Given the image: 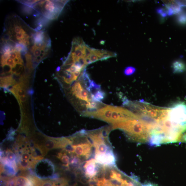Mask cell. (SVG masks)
<instances>
[{
  "label": "cell",
  "instance_id": "11",
  "mask_svg": "<svg viewBox=\"0 0 186 186\" xmlns=\"http://www.w3.org/2000/svg\"><path fill=\"white\" fill-rule=\"evenodd\" d=\"M16 184L21 186H28L29 183V179L23 176H19L14 178Z\"/></svg>",
  "mask_w": 186,
  "mask_h": 186
},
{
  "label": "cell",
  "instance_id": "35",
  "mask_svg": "<svg viewBox=\"0 0 186 186\" xmlns=\"http://www.w3.org/2000/svg\"><path fill=\"white\" fill-rule=\"evenodd\" d=\"M142 186H155L153 184L151 183H146L145 184H143L142 185Z\"/></svg>",
  "mask_w": 186,
  "mask_h": 186
},
{
  "label": "cell",
  "instance_id": "29",
  "mask_svg": "<svg viewBox=\"0 0 186 186\" xmlns=\"http://www.w3.org/2000/svg\"><path fill=\"white\" fill-rule=\"evenodd\" d=\"M9 57L10 58L14 59L17 57V53L16 51H12L9 54Z\"/></svg>",
  "mask_w": 186,
  "mask_h": 186
},
{
  "label": "cell",
  "instance_id": "18",
  "mask_svg": "<svg viewBox=\"0 0 186 186\" xmlns=\"http://www.w3.org/2000/svg\"><path fill=\"white\" fill-rule=\"evenodd\" d=\"M16 156L15 154L10 150H9L7 153V160L9 162L14 163L15 162Z\"/></svg>",
  "mask_w": 186,
  "mask_h": 186
},
{
  "label": "cell",
  "instance_id": "10",
  "mask_svg": "<svg viewBox=\"0 0 186 186\" xmlns=\"http://www.w3.org/2000/svg\"><path fill=\"white\" fill-rule=\"evenodd\" d=\"M91 96L92 101L101 103L106 97V94L104 91L100 89L91 93Z\"/></svg>",
  "mask_w": 186,
  "mask_h": 186
},
{
  "label": "cell",
  "instance_id": "5",
  "mask_svg": "<svg viewBox=\"0 0 186 186\" xmlns=\"http://www.w3.org/2000/svg\"><path fill=\"white\" fill-rule=\"evenodd\" d=\"M84 138L81 143L72 145L73 153L78 157H83L88 159L92 155L93 146L90 142L85 134V130H83Z\"/></svg>",
  "mask_w": 186,
  "mask_h": 186
},
{
  "label": "cell",
  "instance_id": "36",
  "mask_svg": "<svg viewBox=\"0 0 186 186\" xmlns=\"http://www.w3.org/2000/svg\"><path fill=\"white\" fill-rule=\"evenodd\" d=\"M16 186H21L16 184Z\"/></svg>",
  "mask_w": 186,
  "mask_h": 186
},
{
  "label": "cell",
  "instance_id": "16",
  "mask_svg": "<svg viewBox=\"0 0 186 186\" xmlns=\"http://www.w3.org/2000/svg\"><path fill=\"white\" fill-rule=\"evenodd\" d=\"M20 168L22 170L27 169L32 165V163L28 160L21 159L19 162Z\"/></svg>",
  "mask_w": 186,
  "mask_h": 186
},
{
  "label": "cell",
  "instance_id": "13",
  "mask_svg": "<svg viewBox=\"0 0 186 186\" xmlns=\"http://www.w3.org/2000/svg\"><path fill=\"white\" fill-rule=\"evenodd\" d=\"M185 65L182 62L176 61L173 64V68L175 72H181L184 71Z\"/></svg>",
  "mask_w": 186,
  "mask_h": 186
},
{
  "label": "cell",
  "instance_id": "9",
  "mask_svg": "<svg viewBox=\"0 0 186 186\" xmlns=\"http://www.w3.org/2000/svg\"><path fill=\"white\" fill-rule=\"evenodd\" d=\"M80 79H81L80 78ZM81 80V81H78L76 82L74 85H73L71 90L72 95L80 100L81 99V92L83 90L86 88L84 87L85 86L84 85L83 86Z\"/></svg>",
  "mask_w": 186,
  "mask_h": 186
},
{
  "label": "cell",
  "instance_id": "17",
  "mask_svg": "<svg viewBox=\"0 0 186 186\" xmlns=\"http://www.w3.org/2000/svg\"><path fill=\"white\" fill-rule=\"evenodd\" d=\"M136 71V69L132 66H128L126 67L124 70L123 73L125 76H130L133 75Z\"/></svg>",
  "mask_w": 186,
  "mask_h": 186
},
{
  "label": "cell",
  "instance_id": "4",
  "mask_svg": "<svg viewBox=\"0 0 186 186\" xmlns=\"http://www.w3.org/2000/svg\"><path fill=\"white\" fill-rule=\"evenodd\" d=\"M139 118L138 116L127 109L114 106L110 124H113Z\"/></svg>",
  "mask_w": 186,
  "mask_h": 186
},
{
  "label": "cell",
  "instance_id": "2",
  "mask_svg": "<svg viewBox=\"0 0 186 186\" xmlns=\"http://www.w3.org/2000/svg\"><path fill=\"white\" fill-rule=\"evenodd\" d=\"M123 105L142 119L154 125L164 120L169 110V108L159 107L144 101H132L127 99L124 100Z\"/></svg>",
  "mask_w": 186,
  "mask_h": 186
},
{
  "label": "cell",
  "instance_id": "31",
  "mask_svg": "<svg viewBox=\"0 0 186 186\" xmlns=\"http://www.w3.org/2000/svg\"><path fill=\"white\" fill-rule=\"evenodd\" d=\"M179 21L182 23L184 24L186 22V16L184 15H182L179 18Z\"/></svg>",
  "mask_w": 186,
  "mask_h": 186
},
{
  "label": "cell",
  "instance_id": "28",
  "mask_svg": "<svg viewBox=\"0 0 186 186\" xmlns=\"http://www.w3.org/2000/svg\"><path fill=\"white\" fill-rule=\"evenodd\" d=\"M21 27L18 25H15L13 30L14 31L15 33H20L21 30Z\"/></svg>",
  "mask_w": 186,
  "mask_h": 186
},
{
  "label": "cell",
  "instance_id": "7",
  "mask_svg": "<svg viewBox=\"0 0 186 186\" xmlns=\"http://www.w3.org/2000/svg\"><path fill=\"white\" fill-rule=\"evenodd\" d=\"M96 162L103 167L115 166L116 158L113 151L104 155H95Z\"/></svg>",
  "mask_w": 186,
  "mask_h": 186
},
{
  "label": "cell",
  "instance_id": "33",
  "mask_svg": "<svg viewBox=\"0 0 186 186\" xmlns=\"http://www.w3.org/2000/svg\"><path fill=\"white\" fill-rule=\"evenodd\" d=\"M81 72L79 71H77L74 73H73L74 77V79L75 81L77 79L78 77L81 74Z\"/></svg>",
  "mask_w": 186,
  "mask_h": 186
},
{
  "label": "cell",
  "instance_id": "32",
  "mask_svg": "<svg viewBox=\"0 0 186 186\" xmlns=\"http://www.w3.org/2000/svg\"><path fill=\"white\" fill-rule=\"evenodd\" d=\"M19 100L21 102H24L26 100L27 97L26 95H24L18 97Z\"/></svg>",
  "mask_w": 186,
  "mask_h": 186
},
{
  "label": "cell",
  "instance_id": "23",
  "mask_svg": "<svg viewBox=\"0 0 186 186\" xmlns=\"http://www.w3.org/2000/svg\"><path fill=\"white\" fill-rule=\"evenodd\" d=\"M88 58L90 59L92 63L97 62L98 61L100 60V58L99 56L95 53H92Z\"/></svg>",
  "mask_w": 186,
  "mask_h": 186
},
{
  "label": "cell",
  "instance_id": "24",
  "mask_svg": "<svg viewBox=\"0 0 186 186\" xmlns=\"http://www.w3.org/2000/svg\"><path fill=\"white\" fill-rule=\"evenodd\" d=\"M33 8L30 7V6L25 5L22 8V11L25 13L27 14H30L33 11Z\"/></svg>",
  "mask_w": 186,
  "mask_h": 186
},
{
  "label": "cell",
  "instance_id": "12",
  "mask_svg": "<svg viewBox=\"0 0 186 186\" xmlns=\"http://www.w3.org/2000/svg\"><path fill=\"white\" fill-rule=\"evenodd\" d=\"M15 81L12 76H9L1 78V86L7 87L15 83Z\"/></svg>",
  "mask_w": 186,
  "mask_h": 186
},
{
  "label": "cell",
  "instance_id": "15",
  "mask_svg": "<svg viewBox=\"0 0 186 186\" xmlns=\"http://www.w3.org/2000/svg\"><path fill=\"white\" fill-rule=\"evenodd\" d=\"M117 56L116 53L105 50V52L101 54L100 59L101 61L106 60L111 57H116Z\"/></svg>",
  "mask_w": 186,
  "mask_h": 186
},
{
  "label": "cell",
  "instance_id": "19",
  "mask_svg": "<svg viewBox=\"0 0 186 186\" xmlns=\"http://www.w3.org/2000/svg\"><path fill=\"white\" fill-rule=\"evenodd\" d=\"M26 32L22 28L20 33L16 34V38L18 40L20 41L24 39L26 35Z\"/></svg>",
  "mask_w": 186,
  "mask_h": 186
},
{
  "label": "cell",
  "instance_id": "27",
  "mask_svg": "<svg viewBox=\"0 0 186 186\" xmlns=\"http://www.w3.org/2000/svg\"><path fill=\"white\" fill-rule=\"evenodd\" d=\"M66 70L67 71L69 72L72 73H74L77 71H78L77 68L74 65V64L71 65L69 68L67 69Z\"/></svg>",
  "mask_w": 186,
  "mask_h": 186
},
{
  "label": "cell",
  "instance_id": "30",
  "mask_svg": "<svg viewBox=\"0 0 186 186\" xmlns=\"http://www.w3.org/2000/svg\"><path fill=\"white\" fill-rule=\"evenodd\" d=\"M7 186H16V184L14 178L8 182Z\"/></svg>",
  "mask_w": 186,
  "mask_h": 186
},
{
  "label": "cell",
  "instance_id": "25",
  "mask_svg": "<svg viewBox=\"0 0 186 186\" xmlns=\"http://www.w3.org/2000/svg\"><path fill=\"white\" fill-rule=\"evenodd\" d=\"M40 186H54V182L50 180H42Z\"/></svg>",
  "mask_w": 186,
  "mask_h": 186
},
{
  "label": "cell",
  "instance_id": "6",
  "mask_svg": "<svg viewBox=\"0 0 186 186\" xmlns=\"http://www.w3.org/2000/svg\"><path fill=\"white\" fill-rule=\"evenodd\" d=\"M113 108V106L105 105L93 113H83L82 115L85 117L97 119L110 124Z\"/></svg>",
  "mask_w": 186,
  "mask_h": 186
},
{
  "label": "cell",
  "instance_id": "3",
  "mask_svg": "<svg viewBox=\"0 0 186 186\" xmlns=\"http://www.w3.org/2000/svg\"><path fill=\"white\" fill-rule=\"evenodd\" d=\"M167 118L176 132L186 138V104L179 102L169 108Z\"/></svg>",
  "mask_w": 186,
  "mask_h": 186
},
{
  "label": "cell",
  "instance_id": "8",
  "mask_svg": "<svg viewBox=\"0 0 186 186\" xmlns=\"http://www.w3.org/2000/svg\"><path fill=\"white\" fill-rule=\"evenodd\" d=\"M85 174L86 177L90 179H94L98 174V164L94 158L88 160L83 166Z\"/></svg>",
  "mask_w": 186,
  "mask_h": 186
},
{
  "label": "cell",
  "instance_id": "14",
  "mask_svg": "<svg viewBox=\"0 0 186 186\" xmlns=\"http://www.w3.org/2000/svg\"><path fill=\"white\" fill-rule=\"evenodd\" d=\"M58 157L64 164L67 166H68L70 162V159L65 153H60Z\"/></svg>",
  "mask_w": 186,
  "mask_h": 186
},
{
  "label": "cell",
  "instance_id": "34",
  "mask_svg": "<svg viewBox=\"0 0 186 186\" xmlns=\"http://www.w3.org/2000/svg\"><path fill=\"white\" fill-rule=\"evenodd\" d=\"M85 62L86 66L89 65H90V64H91L92 63L90 59V58H89L88 57L86 58Z\"/></svg>",
  "mask_w": 186,
  "mask_h": 186
},
{
  "label": "cell",
  "instance_id": "21",
  "mask_svg": "<svg viewBox=\"0 0 186 186\" xmlns=\"http://www.w3.org/2000/svg\"><path fill=\"white\" fill-rule=\"evenodd\" d=\"M92 53V48L90 47L86 44L84 52V55L86 58L88 57Z\"/></svg>",
  "mask_w": 186,
  "mask_h": 186
},
{
  "label": "cell",
  "instance_id": "22",
  "mask_svg": "<svg viewBox=\"0 0 186 186\" xmlns=\"http://www.w3.org/2000/svg\"><path fill=\"white\" fill-rule=\"evenodd\" d=\"M6 65L11 67L12 68H13L16 66V64L15 63L13 59L9 58L6 61Z\"/></svg>",
  "mask_w": 186,
  "mask_h": 186
},
{
  "label": "cell",
  "instance_id": "26",
  "mask_svg": "<svg viewBox=\"0 0 186 186\" xmlns=\"http://www.w3.org/2000/svg\"><path fill=\"white\" fill-rule=\"evenodd\" d=\"M31 156L27 152H24L22 153L21 159L29 161L30 159Z\"/></svg>",
  "mask_w": 186,
  "mask_h": 186
},
{
  "label": "cell",
  "instance_id": "20",
  "mask_svg": "<svg viewBox=\"0 0 186 186\" xmlns=\"http://www.w3.org/2000/svg\"><path fill=\"white\" fill-rule=\"evenodd\" d=\"M67 182L65 179H61L54 182V186H65Z\"/></svg>",
  "mask_w": 186,
  "mask_h": 186
},
{
  "label": "cell",
  "instance_id": "1",
  "mask_svg": "<svg viewBox=\"0 0 186 186\" xmlns=\"http://www.w3.org/2000/svg\"><path fill=\"white\" fill-rule=\"evenodd\" d=\"M112 130L123 131L127 137L134 142L148 143L153 129V125L139 118L112 124Z\"/></svg>",
  "mask_w": 186,
  "mask_h": 186
}]
</instances>
